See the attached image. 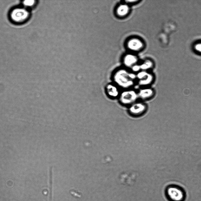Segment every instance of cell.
<instances>
[{"instance_id":"obj_1","label":"cell","mask_w":201,"mask_h":201,"mask_svg":"<svg viewBox=\"0 0 201 201\" xmlns=\"http://www.w3.org/2000/svg\"><path fill=\"white\" fill-rule=\"evenodd\" d=\"M111 79L122 90L134 88L137 85L136 73L125 67L113 71Z\"/></svg>"},{"instance_id":"obj_2","label":"cell","mask_w":201,"mask_h":201,"mask_svg":"<svg viewBox=\"0 0 201 201\" xmlns=\"http://www.w3.org/2000/svg\"><path fill=\"white\" fill-rule=\"evenodd\" d=\"M165 194L169 201H184L186 197L184 190L175 185L168 186L165 190Z\"/></svg>"},{"instance_id":"obj_3","label":"cell","mask_w":201,"mask_h":201,"mask_svg":"<svg viewBox=\"0 0 201 201\" xmlns=\"http://www.w3.org/2000/svg\"><path fill=\"white\" fill-rule=\"evenodd\" d=\"M118 99L121 105L128 107L139 100L137 90L134 88L122 90Z\"/></svg>"},{"instance_id":"obj_4","label":"cell","mask_w":201,"mask_h":201,"mask_svg":"<svg viewBox=\"0 0 201 201\" xmlns=\"http://www.w3.org/2000/svg\"><path fill=\"white\" fill-rule=\"evenodd\" d=\"M137 85L139 87H150L156 79L155 74L151 71H141L136 73Z\"/></svg>"},{"instance_id":"obj_5","label":"cell","mask_w":201,"mask_h":201,"mask_svg":"<svg viewBox=\"0 0 201 201\" xmlns=\"http://www.w3.org/2000/svg\"><path fill=\"white\" fill-rule=\"evenodd\" d=\"M148 109V105L145 102L138 100L128 107L127 111L130 116L138 117L144 114Z\"/></svg>"},{"instance_id":"obj_6","label":"cell","mask_w":201,"mask_h":201,"mask_svg":"<svg viewBox=\"0 0 201 201\" xmlns=\"http://www.w3.org/2000/svg\"><path fill=\"white\" fill-rule=\"evenodd\" d=\"M10 17L13 21L20 23L25 21L29 16V13L25 8L18 7L13 9L10 13Z\"/></svg>"},{"instance_id":"obj_7","label":"cell","mask_w":201,"mask_h":201,"mask_svg":"<svg viewBox=\"0 0 201 201\" xmlns=\"http://www.w3.org/2000/svg\"><path fill=\"white\" fill-rule=\"evenodd\" d=\"M137 91L139 100L144 102L153 99L156 93L151 86L139 87Z\"/></svg>"},{"instance_id":"obj_8","label":"cell","mask_w":201,"mask_h":201,"mask_svg":"<svg viewBox=\"0 0 201 201\" xmlns=\"http://www.w3.org/2000/svg\"><path fill=\"white\" fill-rule=\"evenodd\" d=\"M122 90L112 82L108 83L104 88L105 92L107 97L111 99H118Z\"/></svg>"},{"instance_id":"obj_9","label":"cell","mask_w":201,"mask_h":201,"mask_svg":"<svg viewBox=\"0 0 201 201\" xmlns=\"http://www.w3.org/2000/svg\"><path fill=\"white\" fill-rule=\"evenodd\" d=\"M137 59L136 57L132 55H126L124 58L123 61L125 67L131 69L134 65L137 64Z\"/></svg>"},{"instance_id":"obj_10","label":"cell","mask_w":201,"mask_h":201,"mask_svg":"<svg viewBox=\"0 0 201 201\" xmlns=\"http://www.w3.org/2000/svg\"><path fill=\"white\" fill-rule=\"evenodd\" d=\"M137 65L138 67V72L141 71H152L154 67L153 63L149 60L146 61L141 64Z\"/></svg>"},{"instance_id":"obj_11","label":"cell","mask_w":201,"mask_h":201,"mask_svg":"<svg viewBox=\"0 0 201 201\" xmlns=\"http://www.w3.org/2000/svg\"><path fill=\"white\" fill-rule=\"evenodd\" d=\"M142 44L139 40L133 39L131 40L128 43V46L131 49L133 50H137L141 47Z\"/></svg>"},{"instance_id":"obj_12","label":"cell","mask_w":201,"mask_h":201,"mask_svg":"<svg viewBox=\"0 0 201 201\" xmlns=\"http://www.w3.org/2000/svg\"><path fill=\"white\" fill-rule=\"evenodd\" d=\"M128 10V8L127 6L123 5L118 7L117 10V12L120 16H124L127 13Z\"/></svg>"},{"instance_id":"obj_13","label":"cell","mask_w":201,"mask_h":201,"mask_svg":"<svg viewBox=\"0 0 201 201\" xmlns=\"http://www.w3.org/2000/svg\"><path fill=\"white\" fill-rule=\"evenodd\" d=\"M193 48L194 50L196 53L201 54V41H199L195 44Z\"/></svg>"},{"instance_id":"obj_14","label":"cell","mask_w":201,"mask_h":201,"mask_svg":"<svg viewBox=\"0 0 201 201\" xmlns=\"http://www.w3.org/2000/svg\"><path fill=\"white\" fill-rule=\"evenodd\" d=\"M35 1L33 0H26L23 1L24 5L26 7L32 6L35 3Z\"/></svg>"}]
</instances>
